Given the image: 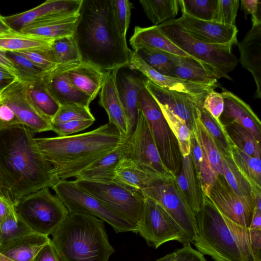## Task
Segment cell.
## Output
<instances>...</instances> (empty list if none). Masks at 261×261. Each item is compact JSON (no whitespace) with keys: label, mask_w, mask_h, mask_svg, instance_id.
I'll return each instance as SVG.
<instances>
[{"label":"cell","mask_w":261,"mask_h":261,"mask_svg":"<svg viewBox=\"0 0 261 261\" xmlns=\"http://www.w3.org/2000/svg\"><path fill=\"white\" fill-rule=\"evenodd\" d=\"M130 148L128 139H125L114 149L82 171L76 179L113 180L117 166L123 158L129 156Z\"/></svg>","instance_id":"4316f807"},{"label":"cell","mask_w":261,"mask_h":261,"mask_svg":"<svg viewBox=\"0 0 261 261\" xmlns=\"http://www.w3.org/2000/svg\"><path fill=\"white\" fill-rule=\"evenodd\" d=\"M0 65L15 74L18 79V72L14 65L6 56L5 52L1 50H0Z\"/></svg>","instance_id":"94428289"},{"label":"cell","mask_w":261,"mask_h":261,"mask_svg":"<svg viewBox=\"0 0 261 261\" xmlns=\"http://www.w3.org/2000/svg\"><path fill=\"white\" fill-rule=\"evenodd\" d=\"M5 52L14 65L19 81L24 83H32L41 80L44 71L32 62L17 53Z\"/></svg>","instance_id":"7bdbcfd3"},{"label":"cell","mask_w":261,"mask_h":261,"mask_svg":"<svg viewBox=\"0 0 261 261\" xmlns=\"http://www.w3.org/2000/svg\"><path fill=\"white\" fill-rule=\"evenodd\" d=\"M193 133L200 147L202 157V171L200 177L202 190L208 197L216 178L222 172V154L199 117L197 119Z\"/></svg>","instance_id":"44dd1931"},{"label":"cell","mask_w":261,"mask_h":261,"mask_svg":"<svg viewBox=\"0 0 261 261\" xmlns=\"http://www.w3.org/2000/svg\"><path fill=\"white\" fill-rule=\"evenodd\" d=\"M224 126L233 143L238 148L249 155L260 159V142L251 133L236 123Z\"/></svg>","instance_id":"ab89813d"},{"label":"cell","mask_w":261,"mask_h":261,"mask_svg":"<svg viewBox=\"0 0 261 261\" xmlns=\"http://www.w3.org/2000/svg\"><path fill=\"white\" fill-rule=\"evenodd\" d=\"M47 52L51 61L58 65H78L82 62L74 35L53 39Z\"/></svg>","instance_id":"d590c367"},{"label":"cell","mask_w":261,"mask_h":261,"mask_svg":"<svg viewBox=\"0 0 261 261\" xmlns=\"http://www.w3.org/2000/svg\"><path fill=\"white\" fill-rule=\"evenodd\" d=\"M239 0H218L213 21L225 25H236Z\"/></svg>","instance_id":"c3c4849f"},{"label":"cell","mask_w":261,"mask_h":261,"mask_svg":"<svg viewBox=\"0 0 261 261\" xmlns=\"http://www.w3.org/2000/svg\"><path fill=\"white\" fill-rule=\"evenodd\" d=\"M129 43L136 52L143 48H151L194 59L169 40L162 32L158 25L145 28L135 27Z\"/></svg>","instance_id":"83f0119b"},{"label":"cell","mask_w":261,"mask_h":261,"mask_svg":"<svg viewBox=\"0 0 261 261\" xmlns=\"http://www.w3.org/2000/svg\"><path fill=\"white\" fill-rule=\"evenodd\" d=\"M14 213V205L0 195V224Z\"/></svg>","instance_id":"91938a15"},{"label":"cell","mask_w":261,"mask_h":261,"mask_svg":"<svg viewBox=\"0 0 261 261\" xmlns=\"http://www.w3.org/2000/svg\"><path fill=\"white\" fill-rule=\"evenodd\" d=\"M241 9L245 17L251 15L252 24L261 23V4L259 0H241Z\"/></svg>","instance_id":"11a10c76"},{"label":"cell","mask_w":261,"mask_h":261,"mask_svg":"<svg viewBox=\"0 0 261 261\" xmlns=\"http://www.w3.org/2000/svg\"><path fill=\"white\" fill-rule=\"evenodd\" d=\"M50 240L48 236L32 232L6 244L0 248V253L13 261H33Z\"/></svg>","instance_id":"4dcf8cb0"},{"label":"cell","mask_w":261,"mask_h":261,"mask_svg":"<svg viewBox=\"0 0 261 261\" xmlns=\"http://www.w3.org/2000/svg\"><path fill=\"white\" fill-rule=\"evenodd\" d=\"M18 218L34 232L48 236L67 217L69 212L56 195L45 188L20 199L14 205Z\"/></svg>","instance_id":"52a82bcc"},{"label":"cell","mask_w":261,"mask_h":261,"mask_svg":"<svg viewBox=\"0 0 261 261\" xmlns=\"http://www.w3.org/2000/svg\"><path fill=\"white\" fill-rule=\"evenodd\" d=\"M80 13L72 15L56 16L32 23L19 32L54 39L74 35Z\"/></svg>","instance_id":"f1b7e54d"},{"label":"cell","mask_w":261,"mask_h":261,"mask_svg":"<svg viewBox=\"0 0 261 261\" xmlns=\"http://www.w3.org/2000/svg\"><path fill=\"white\" fill-rule=\"evenodd\" d=\"M79 120L95 121L89 108L77 105H63L60 106L57 113L52 119L51 123Z\"/></svg>","instance_id":"7dc6e473"},{"label":"cell","mask_w":261,"mask_h":261,"mask_svg":"<svg viewBox=\"0 0 261 261\" xmlns=\"http://www.w3.org/2000/svg\"><path fill=\"white\" fill-rule=\"evenodd\" d=\"M17 80L15 74L0 65V92Z\"/></svg>","instance_id":"680465c9"},{"label":"cell","mask_w":261,"mask_h":261,"mask_svg":"<svg viewBox=\"0 0 261 261\" xmlns=\"http://www.w3.org/2000/svg\"><path fill=\"white\" fill-rule=\"evenodd\" d=\"M218 0H179L182 14L203 20L213 21Z\"/></svg>","instance_id":"ee69618b"},{"label":"cell","mask_w":261,"mask_h":261,"mask_svg":"<svg viewBox=\"0 0 261 261\" xmlns=\"http://www.w3.org/2000/svg\"><path fill=\"white\" fill-rule=\"evenodd\" d=\"M53 40L12 30L0 35V50L11 52L47 50Z\"/></svg>","instance_id":"836d02e7"},{"label":"cell","mask_w":261,"mask_h":261,"mask_svg":"<svg viewBox=\"0 0 261 261\" xmlns=\"http://www.w3.org/2000/svg\"><path fill=\"white\" fill-rule=\"evenodd\" d=\"M118 71L119 69H116L105 71L99 104L106 110L109 117V123L115 125L127 139V123L117 85Z\"/></svg>","instance_id":"603a6c76"},{"label":"cell","mask_w":261,"mask_h":261,"mask_svg":"<svg viewBox=\"0 0 261 261\" xmlns=\"http://www.w3.org/2000/svg\"><path fill=\"white\" fill-rule=\"evenodd\" d=\"M249 228L252 229L261 230V211L254 209L253 217Z\"/></svg>","instance_id":"6125c7cd"},{"label":"cell","mask_w":261,"mask_h":261,"mask_svg":"<svg viewBox=\"0 0 261 261\" xmlns=\"http://www.w3.org/2000/svg\"><path fill=\"white\" fill-rule=\"evenodd\" d=\"M82 2L83 0H47L29 10L3 18L12 30L20 32L25 26L43 19L77 14Z\"/></svg>","instance_id":"ffe728a7"},{"label":"cell","mask_w":261,"mask_h":261,"mask_svg":"<svg viewBox=\"0 0 261 261\" xmlns=\"http://www.w3.org/2000/svg\"><path fill=\"white\" fill-rule=\"evenodd\" d=\"M221 175L234 192L240 196L255 200V196L261 194V188L255 186L249 180L238 168L232 159L222 154Z\"/></svg>","instance_id":"e575fe53"},{"label":"cell","mask_w":261,"mask_h":261,"mask_svg":"<svg viewBox=\"0 0 261 261\" xmlns=\"http://www.w3.org/2000/svg\"><path fill=\"white\" fill-rule=\"evenodd\" d=\"M159 105L164 117L177 141L181 156L183 158L188 156L190 154L192 131L184 120L174 114L164 106L159 104Z\"/></svg>","instance_id":"60d3db41"},{"label":"cell","mask_w":261,"mask_h":261,"mask_svg":"<svg viewBox=\"0 0 261 261\" xmlns=\"http://www.w3.org/2000/svg\"><path fill=\"white\" fill-rule=\"evenodd\" d=\"M77 65H59L44 72L41 80L50 95L60 106L77 105L89 108L93 99L71 82L67 70Z\"/></svg>","instance_id":"ac0fdd59"},{"label":"cell","mask_w":261,"mask_h":261,"mask_svg":"<svg viewBox=\"0 0 261 261\" xmlns=\"http://www.w3.org/2000/svg\"><path fill=\"white\" fill-rule=\"evenodd\" d=\"M196 234L192 241L197 251L214 261H256L251 247V230L223 216L204 196L195 214Z\"/></svg>","instance_id":"277c9868"},{"label":"cell","mask_w":261,"mask_h":261,"mask_svg":"<svg viewBox=\"0 0 261 261\" xmlns=\"http://www.w3.org/2000/svg\"><path fill=\"white\" fill-rule=\"evenodd\" d=\"M51 235L60 261H108L114 252L104 221L92 215L69 213Z\"/></svg>","instance_id":"5b68a950"},{"label":"cell","mask_w":261,"mask_h":261,"mask_svg":"<svg viewBox=\"0 0 261 261\" xmlns=\"http://www.w3.org/2000/svg\"><path fill=\"white\" fill-rule=\"evenodd\" d=\"M127 139L131 145L129 158L136 164L166 178H176L163 163L146 119L139 109L136 128Z\"/></svg>","instance_id":"4fadbf2b"},{"label":"cell","mask_w":261,"mask_h":261,"mask_svg":"<svg viewBox=\"0 0 261 261\" xmlns=\"http://www.w3.org/2000/svg\"><path fill=\"white\" fill-rule=\"evenodd\" d=\"M47 50H30L15 53L25 57L44 72H47L58 65L51 61Z\"/></svg>","instance_id":"f5cc1de1"},{"label":"cell","mask_w":261,"mask_h":261,"mask_svg":"<svg viewBox=\"0 0 261 261\" xmlns=\"http://www.w3.org/2000/svg\"><path fill=\"white\" fill-rule=\"evenodd\" d=\"M176 20L191 36L203 43L231 46L238 43L236 25L200 20L185 14Z\"/></svg>","instance_id":"d6986e66"},{"label":"cell","mask_w":261,"mask_h":261,"mask_svg":"<svg viewBox=\"0 0 261 261\" xmlns=\"http://www.w3.org/2000/svg\"><path fill=\"white\" fill-rule=\"evenodd\" d=\"M239 48L240 62L242 67L249 71L254 78L256 90V98H261V23L252 24L241 42L236 44Z\"/></svg>","instance_id":"cb8c5ba5"},{"label":"cell","mask_w":261,"mask_h":261,"mask_svg":"<svg viewBox=\"0 0 261 261\" xmlns=\"http://www.w3.org/2000/svg\"><path fill=\"white\" fill-rule=\"evenodd\" d=\"M164 178H168L140 167L128 156L118 164L114 180L141 192L157 180Z\"/></svg>","instance_id":"f546056e"},{"label":"cell","mask_w":261,"mask_h":261,"mask_svg":"<svg viewBox=\"0 0 261 261\" xmlns=\"http://www.w3.org/2000/svg\"><path fill=\"white\" fill-rule=\"evenodd\" d=\"M231 151V159L240 170L252 184L261 187L260 159L249 155L233 143Z\"/></svg>","instance_id":"b9f144b4"},{"label":"cell","mask_w":261,"mask_h":261,"mask_svg":"<svg viewBox=\"0 0 261 261\" xmlns=\"http://www.w3.org/2000/svg\"><path fill=\"white\" fill-rule=\"evenodd\" d=\"M162 32L174 44L206 68L218 78L231 80L228 75L238 65V58L229 45L209 44L191 36L177 22L170 20L158 25Z\"/></svg>","instance_id":"8992f818"},{"label":"cell","mask_w":261,"mask_h":261,"mask_svg":"<svg viewBox=\"0 0 261 261\" xmlns=\"http://www.w3.org/2000/svg\"><path fill=\"white\" fill-rule=\"evenodd\" d=\"M173 66V76L185 81L218 85L217 76L193 59L170 54Z\"/></svg>","instance_id":"1f68e13d"},{"label":"cell","mask_w":261,"mask_h":261,"mask_svg":"<svg viewBox=\"0 0 261 261\" xmlns=\"http://www.w3.org/2000/svg\"><path fill=\"white\" fill-rule=\"evenodd\" d=\"M74 38L82 61L106 71L129 66L131 50L115 21L111 0H83Z\"/></svg>","instance_id":"7a4b0ae2"},{"label":"cell","mask_w":261,"mask_h":261,"mask_svg":"<svg viewBox=\"0 0 261 261\" xmlns=\"http://www.w3.org/2000/svg\"><path fill=\"white\" fill-rule=\"evenodd\" d=\"M199 119L209 134L214 140L221 153L231 158V147L233 142L225 126L219 123L212 115L202 107H199Z\"/></svg>","instance_id":"74e56055"},{"label":"cell","mask_w":261,"mask_h":261,"mask_svg":"<svg viewBox=\"0 0 261 261\" xmlns=\"http://www.w3.org/2000/svg\"><path fill=\"white\" fill-rule=\"evenodd\" d=\"M113 13L120 34L126 37L133 4L128 0H111Z\"/></svg>","instance_id":"681fc988"},{"label":"cell","mask_w":261,"mask_h":261,"mask_svg":"<svg viewBox=\"0 0 261 261\" xmlns=\"http://www.w3.org/2000/svg\"><path fill=\"white\" fill-rule=\"evenodd\" d=\"M74 181L82 190L98 199L138 229L145 199L141 191L114 180L75 179Z\"/></svg>","instance_id":"ba28073f"},{"label":"cell","mask_w":261,"mask_h":261,"mask_svg":"<svg viewBox=\"0 0 261 261\" xmlns=\"http://www.w3.org/2000/svg\"><path fill=\"white\" fill-rule=\"evenodd\" d=\"M146 79L133 73L117 75V85L120 98L126 117L128 138L133 133L138 115V94L145 87Z\"/></svg>","instance_id":"d4e9b609"},{"label":"cell","mask_w":261,"mask_h":261,"mask_svg":"<svg viewBox=\"0 0 261 261\" xmlns=\"http://www.w3.org/2000/svg\"><path fill=\"white\" fill-rule=\"evenodd\" d=\"M104 72L94 65L83 61L67 70V74L72 84L93 100L101 89Z\"/></svg>","instance_id":"d6a6232c"},{"label":"cell","mask_w":261,"mask_h":261,"mask_svg":"<svg viewBox=\"0 0 261 261\" xmlns=\"http://www.w3.org/2000/svg\"><path fill=\"white\" fill-rule=\"evenodd\" d=\"M138 109L146 119L163 163L176 176L182 158L177 141L158 103L145 87L138 94Z\"/></svg>","instance_id":"30bf717a"},{"label":"cell","mask_w":261,"mask_h":261,"mask_svg":"<svg viewBox=\"0 0 261 261\" xmlns=\"http://www.w3.org/2000/svg\"><path fill=\"white\" fill-rule=\"evenodd\" d=\"M125 139L115 125L108 122L82 134L35 140L39 151L61 180L75 177Z\"/></svg>","instance_id":"3957f363"},{"label":"cell","mask_w":261,"mask_h":261,"mask_svg":"<svg viewBox=\"0 0 261 261\" xmlns=\"http://www.w3.org/2000/svg\"><path fill=\"white\" fill-rule=\"evenodd\" d=\"M145 87L156 102L184 120L193 132L204 100L187 93L161 88L146 79Z\"/></svg>","instance_id":"2e32d148"},{"label":"cell","mask_w":261,"mask_h":261,"mask_svg":"<svg viewBox=\"0 0 261 261\" xmlns=\"http://www.w3.org/2000/svg\"><path fill=\"white\" fill-rule=\"evenodd\" d=\"M224 99L221 93L212 91L204 98L202 107L219 123L224 110Z\"/></svg>","instance_id":"816d5d0a"},{"label":"cell","mask_w":261,"mask_h":261,"mask_svg":"<svg viewBox=\"0 0 261 261\" xmlns=\"http://www.w3.org/2000/svg\"><path fill=\"white\" fill-rule=\"evenodd\" d=\"M35 134L23 125L0 130V195L14 205L60 180L39 151Z\"/></svg>","instance_id":"6da1fadb"},{"label":"cell","mask_w":261,"mask_h":261,"mask_svg":"<svg viewBox=\"0 0 261 261\" xmlns=\"http://www.w3.org/2000/svg\"><path fill=\"white\" fill-rule=\"evenodd\" d=\"M174 252L176 261H207L204 255L193 249L190 244L184 245Z\"/></svg>","instance_id":"9f6ffc18"},{"label":"cell","mask_w":261,"mask_h":261,"mask_svg":"<svg viewBox=\"0 0 261 261\" xmlns=\"http://www.w3.org/2000/svg\"><path fill=\"white\" fill-rule=\"evenodd\" d=\"M0 261H13L0 253Z\"/></svg>","instance_id":"03108f58"},{"label":"cell","mask_w":261,"mask_h":261,"mask_svg":"<svg viewBox=\"0 0 261 261\" xmlns=\"http://www.w3.org/2000/svg\"><path fill=\"white\" fill-rule=\"evenodd\" d=\"M12 31L4 19L3 16L0 14V35L6 34Z\"/></svg>","instance_id":"be15d7a7"},{"label":"cell","mask_w":261,"mask_h":261,"mask_svg":"<svg viewBox=\"0 0 261 261\" xmlns=\"http://www.w3.org/2000/svg\"><path fill=\"white\" fill-rule=\"evenodd\" d=\"M33 261H60L50 240L39 250Z\"/></svg>","instance_id":"6f0895ef"},{"label":"cell","mask_w":261,"mask_h":261,"mask_svg":"<svg viewBox=\"0 0 261 261\" xmlns=\"http://www.w3.org/2000/svg\"><path fill=\"white\" fill-rule=\"evenodd\" d=\"M151 68L162 74L173 76V66L170 54L151 48H143L137 52Z\"/></svg>","instance_id":"f6af8a7d"},{"label":"cell","mask_w":261,"mask_h":261,"mask_svg":"<svg viewBox=\"0 0 261 261\" xmlns=\"http://www.w3.org/2000/svg\"><path fill=\"white\" fill-rule=\"evenodd\" d=\"M128 67L141 72L154 84L166 89L187 93L204 100L218 85H208L185 81L162 74L148 65L137 54L131 50Z\"/></svg>","instance_id":"e0dca14e"},{"label":"cell","mask_w":261,"mask_h":261,"mask_svg":"<svg viewBox=\"0 0 261 261\" xmlns=\"http://www.w3.org/2000/svg\"><path fill=\"white\" fill-rule=\"evenodd\" d=\"M138 229L147 244L155 248L170 241H177L184 245L191 244L173 218L160 204L149 198L145 199Z\"/></svg>","instance_id":"7c38bea8"},{"label":"cell","mask_w":261,"mask_h":261,"mask_svg":"<svg viewBox=\"0 0 261 261\" xmlns=\"http://www.w3.org/2000/svg\"><path fill=\"white\" fill-rule=\"evenodd\" d=\"M0 102L8 106L21 124L35 133L51 130V122L44 117L30 98L26 84L16 80L0 92Z\"/></svg>","instance_id":"9a60e30c"},{"label":"cell","mask_w":261,"mask_h":261,"mask_svg":"<svg viewBox=\"0 0 261 261\" xmlns=\"http://www.w3.org/2000/svg\"><path fill=\"white\" fill-rule=\"evenodd\" d=\"M224 99V110L220 121L224 125L237 123L251 133L260 142L261 122L251 108L238 96L226 90L221 92Z\"/></svg>","instance_id":"7402d4cb"},{"label":"cell","mask_w":261,"mask_h":261,"mask_svg":"<svg viewBox=\"0 0 261 261\" xmlns=\"http://www.w3.org/2000/svg\"><path fill=\"white\" fill-rule=\"evenodd\" d=\"M69 213L95 216L110 225L116 233H138L137 227L80 188L74 180H61L51 188Z\"/></svg>","instance_id":"9c48e42d"},{"label":"cell","mask_w":261,"mask_h":261,"mask_svg":"<svg viewBox=\"0 0 261 261\" xmlns=\"http://www.w3.org/2000/svg\"><path fill=\"white\" fill-rule=\"evenodd\" d=\"M33 232L14 213L0 224V248L9 242Z\"/></svg>","instance_id":"bcb514c9"},{"label":"cell","mask_w":261,"mask_h":261,"mask_svg":"<svg viewBox=\"0 0 261 261\" xmlns=\"http://www.w3.org/2000/svg\"><path fill=\"white\" fill-rule=\"evenodd\" d=\"M175 181L180 192L194 214L199 212L204 195L190 154L181 158V165Z\"/></svg>","instance_id":"484cf974"},{"label":"cell","mask_w":261,"mask_h":261,"mask_svg":"<svg viewBox=\"0 0 261 261\" xmlns=\"http://www.w3.org/2000/svg\"><path fill=\"white\" fill-rule=\"evenodd\" d=\"M25 84L31 100L40 113L51 122L60 106L47 91L41 80Z\"/></svg>","instance_id":"f35d334b"},{"label":"cell","mask_w":261,"mask_h":261,"mask_svg":"<svg viewBox=\"0 0 261 261\" xmlns=\"http://www.w3.org/2000/svg\"><path fill=\"white\" fill-rule=\"evenodd\" d=\"M22 125L21 122L7 105L0 102V130Z\"/></svg>","instance_id":"db71d44e"},{"label":"cell","mask_w":261,"mask_h":261,"mask_svg":"<svg viewBox=\"0 0 261 261\" xmlns=\"http://www.w3.org/2000/svg\"><path fill=\"white\" fill-rule=\"evenodd\" d=\"M141 192L145 198H150L162 206L191 243L196 234L195 215L178 189L175 178L158 180Z\"/></svg>","instance_id":"8fae6325"},{"label":"cell","mask_w":261,"mask_h":261,"mask_svg":"<svg viewBox=\"0 0 261 261\" xmlns=\"http://www.w3.org/2000/svg\"><path fill=\"white\" fill-rule=\"evenodd\" d=\"M155 261H176L174 252L167 254Z\"/></svg>","instance_id":"e7e4bbea"},{"label":"cell","mask_w":261,"mask_h":261,"mask_svg":"<svg viewBox=\"0 0 261 261\" xmlns=\"http://www.w3.org/2000/svg\"><path fill=\"white\" fill-rule=\"evenodd\" d=\"M207 197L223 216L241 226L249 227L255 200L237 194L222 175L218 176Z\"/></svg>","instance_id":"5bb4252c"},{"label":"cell","mask_w":261,"mask_h":261,"mask_svg":"<svg viewBox=\"0 0 261 261\" xmlns=\"http://www.w3.org/2000/svg\"><path fill=\"white\" fill-rule=\"evenodd\" d=\"M139 2L154 25L174 19L179 7V0H141Z\"/></svg>","instance_id":"8d00e7d4"},{"label":"cell","mask_w":261,"mask_h":261,"mask_svg":"<svg viewBox=\"0 0 261 261\" xmlns=\"http://www.w3.org/2000/svg\"><path fill=\"white\" fill-rule=\"evenodd\" d=\"M91 120H73L65 122L51 123V130L59 137H65L84 130L94 122Z\"/></svg>","instance_id":"f907efd6"}]
</instances>
